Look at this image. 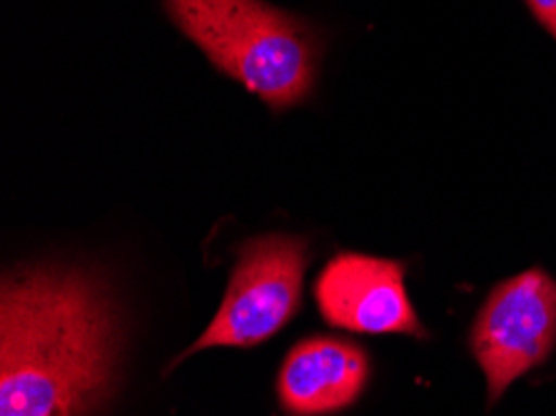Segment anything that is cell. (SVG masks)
<instances>
[{
    "label": "cell",
    "mask_w": 556,
    "mask_h": 416,
    "mask_svg": "<svg viewBox=\"0 0 556 416\" xmlns=\"http://www.w3.org/2000/svg\"><path fill=\"white\" fill-rule=\"evenodd\" d=\"M121 322L92 272H5L0 292V416H96L115 392Z\"/></svg>",
    "instance_id": "6da1fadb"
},
{
    "label": "cell",
    "mask_w": 556,
    "mask_h": 416,
    "mask_svg": "<svg viewBox=\"0 0 556 416\" xmlns=\"http://www.w3.org/2000/svg\"><path fill=\"white\" fill-rule=\"evenodd\" d=\"M167 18L263 103L285 113L315 90L325 40L315 25L263 0H163Z\"/></svg>",
    "instance_id": "7a4b0ae2"
},
{
    "label": "cell",
    "mask_w": 556,
    "mask_h": 416,
    "mask_svg": "<svg viewBox=\"0 0 556 416\" xmlns=\"http://www.w3.org/2000/svg\"><path fill=\"white\" fill-rule=\"evenodd\" d=\"M309 267V242L294 235H263L240 244L220 310L198 342L170 367L202 350H250L275 337L298 314Z\"/></svg>",
    "instance_id": "3957f363"
},
{
    "label": "cell",
    "mask_w": 556,
    "mask_h": 416,
    "mask_svg": "<svg viewBox=\"0 0 556 416\" xmlns=\"http://www.w3.org/2000/svg\"><path fill=\"white\" fill-rule=\"evenodd\" d=\"M556 346V282L542 267L504 279L486 297L469 335V350L486 377L490 406Z\"/></svg>",
    "instance_id": "277c9868"
},
{
    "label": "cell",
    "mask_w": 556,
    "mask_h": 416,
    "mask_svg": "<svg viewBox=\"0 0 556 416\" xmlns=\"http://www.w3.org/2000/svg\"><path fill=\"white\" fill-rule=\"evenodd\" d=\"M407 265L362 252H340L315 282V300L327 325L359 335L427 337L404 285Z\"/></svg>",
    "instance_id": "5b68a950"
},
{
    "label": "cell",
    "mask_w": 556,
    "mask_h": 416,
    "mask_svg": "<svg viewBox=\"0 0 556 416\" xmlns=\"http://www.w3.org/2000/svg\"><path fill=\"white\" fill-rule=\"evenodd\" d=\"M369 381V356L344 339L309 337L292 346L277 377L288 416H330L357 402Z\"/></svg>",
    "instance_id": "8992f818"
},
{
    "label": "cell",
    "mask_w": 556,
    "mask_h": 416,
    "mask_svg": "<svg viewBox=\"0 0 556 416\" xmlns=\"http://www.w3.org/2000/svg\"><path fill=\"white\" fill-rule=\"evenodd\" d=\"M529 11L544 25L546 33L556 38V0H527Z\"/></svg>",
    "instance_id": "52a82bcc"
}]
</instances>
